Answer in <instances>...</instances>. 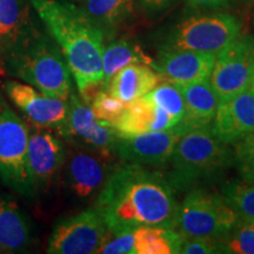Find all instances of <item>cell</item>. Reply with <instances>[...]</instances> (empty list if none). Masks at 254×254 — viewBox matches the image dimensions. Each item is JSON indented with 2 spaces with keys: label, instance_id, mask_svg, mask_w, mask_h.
Segmentation results:
<instances>
[{
  "label": "cell",
  "instance_id": "cell-1",
  "mask_svg": "<svg viewBox=\"0 0 254 254\" xmlns=\"http://www.w3.org/2000/svg\"><path fill=\"white\" fill-rule=\"evenodd\" d=\"M178 207L176 190L166 176L131 163L110 173L94 205L111 234L142 226L174 230Z\"/></svg>",
  "mask_w": 254,
  "mask_h": 254
},
{
  "label": "cell",
  "instance_id": "cell-20",
  "mask_svg": "<svg viewBox=\"0 0 254 254\" xmlns=\"http://www.w3.org/2000/svg\"><path fill=\"white\" fill-rule=\"evenodd\" d=\"M33 241L31 222L13 200L0 195V251L20 252Z\"/></svg>",
  "mask_w": 254,
  "mask_h": 254
},
{
  "label": "cell",
  "instance_id": "cell-13",
  "mask_svg": "<svg viewBox=\"0 0 254 254\" xmlns=\"http://www.w3.org/2000/svg\"><path fill=\"white\" fill-rule=\"evenodd\" d=\"M182 132L172 127L119 138L116 153L124 163L163 166L170 163Z\"/></svg>",
  "mask_w": 254,
  "mask_h": 254
},
{
  "label": "cell",
  "instance_id": "cell-18",
  "mask_svg": "<svg viewBox=\"0 0 254 254\" xmlns=\"http://www.w3.org/2000/svg\"><path fill=\"white\" fill-rule=\"evenodd\" d=\"M178 85V84H177ZM185 101V117L177 127L182 134L196 127L211 126L220 100L208 80L178 85Z\"/></svg>",
  "mask_w": 254,
  "mask_h": 254
},
{
  "label": "cell",
  "instance_id": "cell-4",
  "mask_svg": "<svg viewBox=\"0 0 254 254\" xmlns=\"http://www.w3.org/2000/svg\"><path fill=\"white\" fill-rule=\"evenodd\" d=\"M167 178L176 192L224 174L234 165L233 150L219 140L211 126L196 127L182 134L171 157Z\"/></svg>",
  "mask_w": 254,
  "mask_h": 254
},
{
  "label": "cell",
  "instance_id": "cell-23",
  "mask_svg": "<svg viewBox=\"0 0 254 254\" xmlns=\"http://www.w3.org/2000/svg\"><path fill=\"white\" fill-rule=\"evenodd\" d=\"M80 7L105 37L111 36L133 15V0H81Z\"/></svg>",
  "mask_w": 254,
  "mask_h": 254
},
{
  "label": "cell",
  "instance_id": "cell-2",
  "mask_svg": "<svg viewBox=\"0 0 254 254\" xmlns=\"http://www.w3.org/2000/svg\"><path fill=\"white\" fill-rule=\"evenodd\" d=\"M67 63L81 100L91 105L103 91L105 34L84 9L66 0H30Z\"/></svg>",
  "mask_w": 254,
  "mask_h": 254
},
{
  "label": "cell",
  "instance_id": "cell-11",
  "mask_svg": "<svg viewBox=\"0 0 254 254\" xmlns=\"http://www.w3.org/2000/svg\"><path fill=\"white\" fill-rule=\"evenodd\" d=\"M67 133L65 140H78L88 150L111 158L116 153L120 135L113 125L95 118L90 105L74 93L68 98Z\"/></svg>",
  "mask_w": 254,
  "mask_h": 254
},
{
  "label": "cell",
  "instance_id": "cell-6",
  "mask_svg": "<svg viewBox=\"0 0 254 254\" xmlns=\"http://www.w3.org/2000/svg\"><path fill=\"white\" fill-rule=\"evenodd\" d=\"M28 125L0 95V179L19 194L37 193L27 159Z\"/></svg>",
  "mask_w": 254,
  "mask_h": 254
},
{
  "label": "cell",
  "instance_id": "cell-28",
  "mask_svg": "<svg viewBox=\"0 0 254 254\" xmlns=\"http://www.w3.org/2000/svg\"><path fill=\"white\" fill-rule=\"evenodd\" d=\"M234 165L243 179L254 182V132L233 142Z\"/></svg>",
  "mask_w": 254,
  "mask_h": 254
},
{
  "label": "cell",
  "instance_id": "cell-29",
  "mask_svg": "<svg viewBox=\"0 0 254 254\" xmlns=\"http://www.w3.org/2000/svg\"><path fill=\"white\" fill-rule=\"evenodd\" d=\"M224 241L227 253L254 254V230L243 220L236 225Z\"/></svg>",
  "mask_w": 254,
  "mask_h": 254
},
{
  "label": "cell",
  "instance_id": "cell-26",
  "mask_svg": "<svg viewBox=\"0 0 254 254\" xmlns=\"http://www.w3.org/2000/svg\"><path fill=\"white\" fill-rule=\"evenodd\" d=\"M151 101L171 114L179 124L185 117V101L180 88L173 82L159 84L150 93L146 94Z\"/></svg>",
  "mask_w": 254,
  "mask_h": 254
},
{
  "label": "cell",
  "instance_id": "cell-8",
  "mask_svg": "<svg viewBox=\"0 0 254 254\" xmlns=\"http://www.w3.org/2000/svg\"><path fill=\"white\" fill-rule=\"evenodd\" d=\"M253 58L254 39L249 36H240L215 55L208 81L220 104L250 88Z\"/></svg>",
  "mask_w": 254,
  "mask_h": 254
},
{
  "label": "cell",
  "instance_id": "cell-17",
  "mask_svg": "<svg viewBox=\"0 0 254 254\" xmlns=\"http://www.w3.org/2000/svg\"><path fill=\"white\" fill-rule=\"evenodd\" d=\"M178 125L166 111L157 106L148 98L142 97L126 106L119 119L113 124L120 138L145 132L165 131Z\"/></svg>",
  "mask_w": 254,
  "mask_h": 254
},
{
  "label": "cell",
  "instance_id": "cell-12",
  "mask_svg": "<svg viewBox=\"0 0 254 254\" xmlns=\"http://www.w3.org/2000/svg\"><path fill=\"white\" fill-rule=\"evenodd\" d=\"M27 159L30 173L37 192L52 184L66 161L63 138L47 127L31 124Z\"/></svg>",
  "mask_w": 254,
  "mask_h": 254
},
{
  "label": "cell",
  "instance_id": "cell-24",
  "mask_svg": "<svg viewBox=\"0 0 254 254\" xmlns=\"http://www.w3.org/2000/svg\"><path fill=\"white\" fill-rule=\"evenodd\" d=\"M184 237L173 228L142 226L134 231L135 254L179 253Z\"/></svg>",
  "mask_w": 254,
  "mask_h": 254
},
{
  "label": "cell",
  "instance_id": "cell-15",
  "mask_svg": "<svg viewBox=\"0 0 254 254\" xmlns=\"http://www.w3.org/2000/svg\"><path fill=\"white\" fill-rule=\"evenodd\" d=\"M211 129L219 140L227 145L254 132V91L247 88L219 105Z\"/></svg>",
  "mask_w": 254,
  "mask_h": 254
},
{
  "label": "cell",
  "instance_id": "cell-3",
  "mask_svg": "<svg viewBox=\"0 0 254 254\" xmlns=\"http://www.w3.org/2000/svg\"><path fill=\"white\" fill-rule=\"evenodd\" d=\"M6 72L41 93L67 100L73 93L72 73L58 46L36 33L4 53Z\"/></svg>",
  "mask_w": 254,
  "mask_h": 254
},
{
  "label": "cell",
  "instance_id": "cell-34",
  "mask_svg": "<svg viewBox=\"0 0 254 254\" xmlns=\"http://www.w3.org/2000/svg\"><path fill=\"white\" fill-rule=\"evenodd\" d=\"M250 88L254 91V58L252 63V72H251V82H250Z\"/></svg>",
  "mask_w": 254,
  "mask_h": 254
},
{
  "label": "cell",
  "instance_id": "cell-32",
  "mask_svg": "<svg viewBox=\"0 0 254 254\" xmlns=\"http://www.w3.org/2000/svg\"><path fill=\"white\" fill-rule=\"evenodd\" d=\"M138 1L144 11L154 14L170 7L174 0H138Z\"/></svg>",
  "mask_w": 254,
  "mask_h": 254
},
{
  "label": "cell",
  "instance_id": "cell-22",
  "mask_svg": "<svg viewBox=\"0 0 254 254\" xmlns=\"http://www.w3.org/2000/svg\"><path fill=\"white\" fill-rule=\"evenodd\" d=\"M131 64H145L155 68V60L147 56L141 47L131 40L118 39L111 41L103 52V88L107 90L110 81L120 69Z\"/></svg>",
  "mask_w": 254,
  "mask_h": 254
},
{
  "label": "cell",
  "instance_id": "cell-9",
  "mask_svg": "<svg viewBox=\"0 0 254 254\" xmlns=\"http://www.w3.org/2000/svg\"><path fill=\"white\" fill-rule=\"evenodd\" d=\"M107 234L109 231L93 206L57 222L50 237L47 253H98Z\"/></svg>",
  "mask_w": 254,
  "mask_h": 254
},
{
  "label": "cell",
  "instance_id": "cell-36",
  "mask_svg": "<svg viewBox=\"0 0 254 254\" xmlns=\"http://www.w3.org/2000/svg\"><path fill=\"white\" fill-rule=\"evenodd\" d=\"M246 1H250V2H254V0H246Z\"/></svg>",
  "mask_w": 254,
  "mask_h": 254
},
{
  "label": "cell",
  "instance_id": "cell-31",
  "mask_svg": "<svg viewBox=\"0 0 254 254\" xmlns=\"http://www.w3.org/2000/svg\"><path fill=\"white\" fill-rule=\"evenodd\" d=\"M111 234V233H110ZM112 238L104 240L98 253L103 254H135L134 250V231L125 232L120 234H111Z\"/></svg>",
  "mask_w": 254,
  "mask_h": 254
},
{
  "label": "cell",
  "instance_id": "cell-25",
  "mask_svg": "<svg viewBox=\"0 0 254 254\" xmlns=\"http://www.w3.org/2000/svg\"><path fill=\"white\" fill-rule=\"evenodd\" d=\"M221 195L240 220L254 219V182L232 179L221 187Z\"/></svg>",
  "mask_w": 254,
  "mask_h": 254
},
{
  "label": "cell",
  "instance_id": "cell-5",
  "mask_svg": "<svg viewBox=\"0 0 254 254\" xmlns=\"http://www.w3.org/2000/svg\"><path fill=\"white\" fill-rule=\"evenodd\" d=\"M239 217L221 194L193 187L178 207L176 227L184 238L225 240L239 222Z\"/></svg>",
  "mask_w": 254,
  "mask_h": 254
},
{
  "label": "cell",
  "instance_id": "cell-10",
  "mask_svg": "<svg viewBox=\"0 0 254 254\" xmlns=\"http://www.w3.org/2000/svg\"><path fill=\"white\" fill-rule=\"evenodd\" d=\"M5 91L12 103L32 124L53 129L63 139L66 138L68 100L50 97L31 85L14 80L6 82Z\"/></svg>",
  "mask_w": 254,
  "mask_h": 254
},
{
  "label": "cell",
  "instance_id": "cell-35",
  "mask_svg": "<svg viewBox=\"0 0 254 254\" xmlns=\"http://www.w3.org/2000/svg\"><path fill=\"white\" fill-rule=\"evenodd\" d=\"M244 221V220H243ZM245 222H247V224H249L250 225V226L251 227H252L253 228V230H254V219H251V220H246Z\"/></svg>",
  "mask_w": 254,
  "mask_h": 254
},
{
  "label": "cell",
  "instance_id": "cell-19",
  "mask_svg": "<svg viewBox=\"0 0 254 254\" xmlns=\"http://www.w3.org/2000/svg\"><path fill=\"white\" fill-rule=\"evenodd\" d=\"M161 79V75L151 66L131 64L114 75L106 91L128 105L150 93L160 84Z\"/></svg>",
  "mask_w": 254,
  "mask_h": 254
},
{
  "label": "cell",
  "instance_id": "cell-16",
  "mask_svg": "<svg viewBox=\"0 0 254 254\" xmlns=\"http://www.w3.org/2000/svg\"><path fill=\"white\" fill-rule=\"evenodd\" d=\"M106 157L97 152L77 151L66 163V184L77 198L88 199L101 190L110 176Z\"/></svg>",
  "mask_w": 254,
  "mask_h": 254
},
{
  "label": "cell",
  "instance_id": "cell-30",
  "mask_svg": "<svg viewBox=\"0 0 254 254\" xmlns=\"http://www.w3.org/2000/svg\"><path fill=\"white\" fill-rule=\"evenodd\" d=\"M179 253L182 254H218L227 253L224 241L206 238H184Z\"/></svg>",
  "mask_w": 254,
  "mask_h": 254
},
{
  "label": "cell",
  "instance_id": "cell-7",
  "mask_svg": "<svg viewBox=\"0 0 254 254\" xmlns=\"http://www.w3.org/2000/svg\"><path fill=\"white\" fill-rule=\"evenodd\" d=\"M240 23L233 15H193L172 31L164 49L196 51L217 55L240 37Z\"/></svg>",
  "mask_w": 254,
  "mask_h": 254
},
{
  "label": "cell",
  "instance_id": "cell-33",
  "mask_svg": "<svg viewBox=\"0 0 254 254\" xmlns=\"http://www.w3.org/2000/svg\"><path fill=\"white\" fill-rule=\"evenodd\" d=\"M186 2L192 8L218 9L227 6L228 0H186Z\"/></svg>",
  "mask_w": 254,
  "mask_h": 254
},
{
  "label": "cell",
  "instance_id": "cell-14",
  "mask_svg": "<svg viewBox=\"0 0 254 254\" xmlns=\"http://www.w3.org/2000/svg\"><path fill=\"white\" fill-rule=\"evenodd\" d=\"M215 55L196 51L164 49L159 52L155 71L173 84H190L208 80L213 69Z\"/></svg>",
  "mask_w": 254,
  "mask_h": 254
},
{
  "label": "cell",
  "instance_id": "cell-27",
  "mask_svg": "<svg viewBox=\"0 0 254 254\" xmlns=\"http://www.w3.org/2000/svg\"><path fill=\"white\" fill-rule=\"evenodd\" d=\"M90 106L95 118L113 125L125 111L127 105L118 98L113 97L109 91L103 90L95 95Z\"/></svg>",
  "mask_w": 254,
  "mask_h": 254
},
{
  "label": "cell",
  "instance_id": "cell-21",
  "mask_svg": "<svg viewBox=\"0 0 254 254\" xmlns=\"http://www.w3.org/2000/svg\"><path fill=\"white\" fill-rule=\"evenodd\" d=\"M36 33L23 0H0V53L4 55Z\"/></svg>",
  "mask_w": 254,
  "mask_h": 254
}]
</instances>
